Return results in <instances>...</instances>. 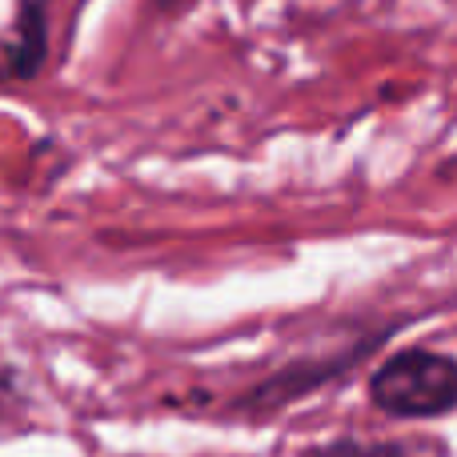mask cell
I'll list each match as a JSON object with an SVG mask.
<instances>
[{"label": "cell", "mask_w": 457, "mask_h": 457, "mask_svg": "<svg viewBox=\"0 0 457 457\" xmlns=\"http://www.w3.org/2000/svg\"><path fill=\"white\" fill-rule=\"evenodd\" d=\"M370 402L389 418H442L457 410V357L413 345L370 373Z\"/></svg>", "instance_id": "cell-1"}, {"label": "cell", "mask_w": 457, "mask_h": 457, "mask_svg": "<svg viewBox=\"0 0 457 457\" xmlns=\"http://www.w3.org/2000/svg\"><path fill=\"white\" fill-rule=\"evenodd\" d=\"M309 457H410L402 442H361V437H337V442L313 445Z\"/></svg>", "instance_id": "cell-4"}, {"label": "cell", "mask_w": 457, "mask_h": 457, "mask_svg": "<svg viewBox=\"0 0 457 457\" xmlns=\"http://www.w3.org/2000/svg\"><path fill=\"white\" fill-rule=\"evenodd\" d=\"M48 56V0H16L12 45H8L0 80H32Z\"/></svg>", "instance_id": "cell-3"}, {"label": "cell", "mask_w": 457, "mask_h": 457, "mask_svg": "<svg viewBox=\"0 0 457 457\" xmlns=\"http://www.w3.org/2000/svg\"><path fill=\"white\" fill-rule=\"evenodd\" d=\"M394 329H397V325H386V329L370 333V337L353 341L349 349H337V353H329V357H301V361H293V365H281V370L269 373L265 381H257L249 394L237 397L228 410L245 413V418H253V421L273 418L277 410H289L293 402L317 394V389L329 386V381L345 378V373L353 370V365H361V357H370Z\"/></svg>", "instance_id": "cell-2"}, {"label": "cell", "mask_w": 457, "mask_h": 457, "mask_svg": "<svg viewBox=\"0 0 457 457\" xmlns=\"http://www.w3.org/2000/svg\"><path fill=\"white\" fill-rule=\"evenodd\" d=\"M153 8L157 12H181V8H189V0H153Z\"/></svg>", "instance_id": "cell-5"}]
</instances>
